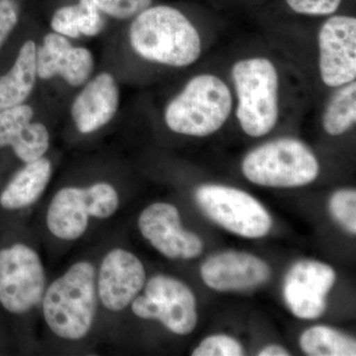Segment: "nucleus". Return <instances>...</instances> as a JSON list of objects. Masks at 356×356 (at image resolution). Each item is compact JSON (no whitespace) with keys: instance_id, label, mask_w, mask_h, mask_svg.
Masks as SVG:
<instances>
[{"instance_id":"obj_1","label":"nucleus","mask_w":356,"mask_h":356,"mask_svg":"<svg viewBox=\"0 0 356 356\" xmlns=\"http://www.w3.org/2000/svg\"><path fill=\"white\" fill-rule=\"evenodd\" d=\"M129 41L144 60L173 67H188L200 58V35L181 11L151 6L133 18Z\"/></svg>"},{"instance_id":"obj_2","label":"nucleus","mask_w":356,"mask_h":356,"mask_svg":"<svg viewBox=\"0 0 356 356\" xmlns=\"http://www.w3.org/2000/svg\"><path fill=\"white\" fill-rule=\"evenodd\" d=\"M95 276L92 264L77 262L44 292V320L56 336L79 341L90 331L96 312Z\"/></svg>"},{"instance_id":"obj_3","label":"nucleus","mask_w":356,"mask_h":356,"mask_svg":"<svg viewBox=\"0 0 356 356\" xmlns=\"http://www.w3.org/2000/svg\"><path fill=\"white\" fill-rule=\"evenodd\" d=\"M232 109L233 96L226 83L213 74H200L168 103L165 120L172 132L206 137L226 123Z\"/></svg>"},{"instance_id":"obj_4","label":"nucleus","mask_w":356,"mask_h":356,"mask_svg":"<svg viewBox=\"0 0 356 356\" xmlns=\"http://www.w3.org/2000/svg\"><path fill=\"white\" fill-rule=\"evenodd\" d=\"M238 106L236 118L243 132L259 138L270 132L280 117V76L266 58H245L232 70Z\"/></svg>"},{"instance_id":"obj_5","label":"nucleus","mask_w":356,"mask_h":356,"mask_svg":"<svg viewBox=\"0 0 356 356\" xmlns=\"http://www.w3.org/2000/svg\"><path fill=\"white\" fill-rule=\"evenodd\" d=\"M242 170L252 184L290 188L313 182L320 172V165L304 143L283 138L250 152L243 159Z\"/></svg>"},{"instance_id":"obj_6","label":"nucleus","mask_w":356,"mask_h":356,"mask_svg":"<svg viewBox=\"0 0 356 356\" xmlns=\"http://www.w3.org/2000/svg\"><path fill=\"white\" fill-rule=\"evenodd\" d=\"M197 205L213 222L235 235L248 238L266 236L273 219L266 208L247 192L224 185H201Z\"/></svg>"},{"instance_id":"obj_7","label":"nucleus","mask_w":356,"mask_h":356,"mask_svg":"<svg viewBox=\"0 0 356 356\" xmlns=\"http://www.w3.org/2000/svg\"><path fill=\"white\" fill-rule=\"evenodd\" d=\"M46 289L40 257L22 243L0 250V304L13 314H24L38 305Z\"/></svg>"},{"instance_id":"obj_8","label":"nucleus","mask_w":356,"mask_h":356,"mask_svg":"<svg viewBox=\"0 0 356 356\" xmlns=\"http://www.w3.org/2000/svg\"><path fill=\"white\" fill-rule=\"evenodd\" d=\"M136 316L146 320H158L166 329L185 336L197 324L196 299L181 281L166 275H156L145 287V294L132 302Z\"/></svg>"},{"instance_id":"obj_9","label":"nucleus","mask_w":356,"mask_h":356,"mask_svg":"<svg viewBox=\"0 0 356 356\" xmlns=\"http://www.w3.org/2000/svg\"><path fill=\"white\" fill-rule=\"evenodd\" d=\"M318 67L325 86L339 88L356 77V19L329 18L318 32Z\"/></svg>"},{"instance_id":"obj_10","label":"nucleus","mask_w":356,"mask_h":356,"mask_svg":"<svg viewBox=\"0 0 356 356\" xmlns=\"http://www.w3.org/2000/svg\"><path fill=\"white\" fill-rule=\"evenodd\" d=\"M336 280L334 269L323 262L300 261L293 264L283 286V296L293 315L303 320L322 317Z\"/></svg>"},{"instance_id":"obj_11","label":"nucleus","mask_w":356,"mask_h":356,"mask_svg":"<svg viewBox=\"0 0 356 356\" xmlns=\"http://www.w3.org/2000/svg\"><path fill=\"white\" fill-rule=\"evenodd\" d=\"M142 235L161 254L170 259H192L201 254L203 243L182 228L177 208L168 203L149 206L139 218Z\"/></svg>"},{"instance_id":"obj_12","label":"nucleus","mask_w":356,"mask_h":356,"mask_svg":"<svg viewBox=\"0 0 356 356\" xmlns=\"http://www.w3.org/2000/svg\"><path fill=\"white\" fill-rule=\"evenodd\" d=\"M36 69L40 79L60 76L72 88H79L90 79L95 58L88 48L74 46L70 39L51 32L37 46Z\"/></svg>"},{"instance_id":"obj_13","label":"nucleus","mask_w":356,"mask_h":356,"mask_svg":"<svg viewBox=\"0 0 356 356\" xmlns=\"http://www.w3.org/2000/svg\"><path fill=\"white\" fill-rule=\"evenodd\" d=\"M145 283V267L132 252L115 248L103 259L98 276V294L108 310L119 312L127 308Z\"/></svg>"},{"instance_id":"obj_14","label":"nucleus","mask_w":356,"mask_h":356,"mask_svg":"<svg viewBox=\"0 0 356 356\" xmlns=\"http://www.w3.org/2000/svg\"><path fill=\"white\" fill-rule=\"evenodd\" d=\"M270 275L266 262L247 252H221L209 257L201 266L204 283L220 292L243 291L261 286Z\"/></svg>"},{"instance_id":"obj_15","label":"nucleus","mask_w":356,"mask_h":356,"mask_svg":"<svg viewBox=\"0 0 356 356\" xmlns=\"http://www.w3.org/2000/svg\"><path fill=\"white\" fill-rule=\"evenodd\" d=\"M120 104V89L116 79L103 72L89 79L70 107V116L79 133L88 135L113 120Z\"/></svg>"},{"instance_id":"obj_16","label":"nucleus","mask_w":356,"mask_h":356,"mask_svg":"<svg viewBox=\"0 0 356 356\" xmlns=\"http://www.w3.org/2000/svg\"><path fill=\"white\" fill-rule=\"evenodd\" d=\"M89 213L84 188L65 187L51 199L47 213L51 233L60 240L74 241L86 233Z\"/></svg>"},{"instance_id":"obj_17","label":"nucleus","mask_w":356,"mask_h":356,"mask_svg":"<svg viewBox=\"0 0 356 356\" xmlns=\"http://www.w3.org/2000/svg\"><path fill=\"white\" fill-rule=\"evenodd\" d=\"M36 53L37 44L28 40L10 70L0 76V112L23 104L31 95L38 79Z\"/></svg>"},{"instance_id":"obj_18","label":"nucleus","mask_w":356,"mask_h":356,"mask_svg":"<svg viewBox=\"0 0 356 356\" xmlns=\"http://www.w3.org/2000/svg\"><path fill=\"white\" fill-rule=\"evenodd\" d=\"M51 177V163L48 159L43 156L26 163L0 194V205L7 210L32 205L46 189Z\"/></svg>"},{"instance_id":"obj_19","label":"nucleus","mask_w":356,"mask_h":356,"mask_svg":"<svg viewBox=\"0 0 356 356\" xmlns=\"http://www.w3.org/2000/svg\"><path fill=\"white\" fill-rule=\"evenodd\" d=\"M300 346L307 355H356L355 339L325 325H316L304 332L300 337Z\"/></svg>"},{"instance_id":"obj_20","label":"nucleus","mask_w":356,"mask_h":356,"mask_svg":"<svg viewBox=\"0 0 356 356\" xmlns=\"http://www.w3.org/2000/svg\"><path fill=\"white\" fill-rule=\"evenodd\" d=\"M356 122V83L339 86L323 115V127L332 136L343 135Z\"/></svg>"},{"instance_id":"obj_21","label":"nucleus","mask_w":356,"mask_h":356,"mask_svg":"<svg viewBox=\"0 0 356 356\" xmlns=\"http://www.w3.org/2000/svg\"><path fill=\"white\" fill-rule=\"evenodd\" d=\"M34 115V109L26 103L0 112V147L13 149L25 135Z\"/></svg>"},{"instance_id":"obj_22","label":"nucleus","mask_w":356,"mask_h":356,"mask_svg":"<svg viewBox=\"0 0 356 356\" xmlns=\"http://www.w3.org/2000/svg\"><path fill=\"white\" fill-rule=\"evenodd\" d=\"M50 147V133L41 122H31L24 137L13 147L14 154L25 163L43 158Z\"/></svg>"},{"instance_id":"obj_23","label":"nucleus","mask_w":356,"mask_h":356,"mask_svg":"<svg viewBox=\"0 0 356 356\" xmlns=\"http://www.w3.org/2000/svg\"><path fill=\"white\" fill-rule=\"evenodd\" d=\"M84 197L89 216L106 219L118 209V193L111 184L106 182H98L84 188Z\"/></svg>"},{"instance_id":"obj_24","label":"nucleus","mask_w":356,"mask_h":356,"mask_svg":"<svg viewBox=\"0 0 356 356\" xmlns=\"http://www.w3.org/2000/svg\"><path fill=\"white\" fill-rule=\"evenodd\" d=\"M332 217L351 235L356 233V191L341 189L332 196L329 202Z\"/></svg>"},{"instance_id":"obj_25","label":"nucleus","mask_w":356,"mask_h":356,"mask_svg":"<svg viewBox=\"0 0 356 356\" xmlns=\"http://www.w3.org/2000/svg\"><path fill=\"white\" fill-rule=\"evenodd\" d=\"M50 26L53 32L65 38H81V11L77 0L56 9L51 15Z\"/></svg>"},{"instance_id":"obj_26","label":"nucleus","mask_w":356,"mask_h":356,"mask_svg":"<svg viewBox=\"0 0 356 356\" xmlns=\"http://www.w3.org/2000/svg\"><path fill=\"white\" fill-rule=\"evenodd\" d=\"M107 17L131 20L153 4V0H95Z\"/></svg>"},{"instance_id":"obj_27","label":"nucleus","mask_w":356,"mask_h":356,"mask_svg":"<svg viewBox=\"0 0 356 356\" xmlns=\"http://www.w3.org/2000/svg\"><path fill=\"white\" fill-rule=\"evenodd\" d=\"M243 346L234 337L217 334L206 337L192 353L193 356H242Z\"/></svg>"},{"instance_id":"obj_28","label":"nucleus","mask_w":356,"mask_h":356,"mask_svg":"<svg viewBox=\"0 0 356 356\" xmlns=\"http://www.w3.org/2000/svg\"><path fill=\"white\" fill-rule=\"evenodd\" d=\"M81 11V37L98 36L105 28V15L95 0H77Z\"/></svg>"},{"instance_id":"obj_29","label":"nucleus","mask_w":356,"mask_h":356,"mask_svg":"<svg viewBox=\"0 0 356 356\" xmlns=\"http://www.w3.org/2000/svg\"><path fill=\"white\" fill-rule=\"evenodd\" d=\"M292 10L305 15H331L341 6V0H286Z\"/></svg>"},{"instance_id":"obj_30","label":"nucleus","mask_w":356,"mask_h":356,"mask_svg":"<svg viewBox=\"0 0 356 356\" xmlns=\"http://www.w3.org/2000/svg\"><path fill=\"white\" fill-rule=\"evenodd\" d=\"M19 15L17 0H0V47L17 25Z\"/></svg>"},{"instance_id":"obj_31","label":"nucleus","mask_w":356,"mask_h":356,"mask_svg":"<svg viewBox=\"0 0 356 356\" xmlns=\"http://www.w3.org/2000/svg\"><path fill=\"white\" fill-rule=\"evenodd\" d=\"M259 356H288L290 355V353H288L284 348L280 346H276V344H273V346H266L264 350L259 353Z\"/></svg>"}]
</instances>
